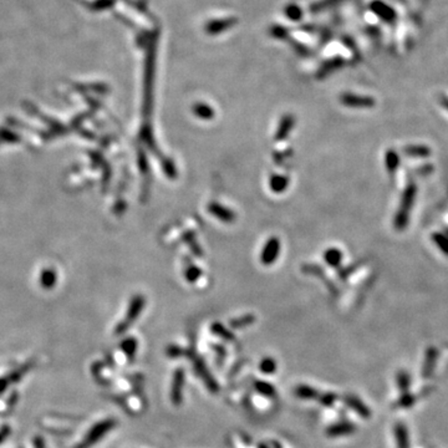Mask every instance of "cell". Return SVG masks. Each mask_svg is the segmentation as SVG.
Segmentation results:
<instances>
[{
    "instance_id": "7c38bea8",
    "label": "cell",
    "mask_w": 448,
    "mask_h": 448,
    "mask_svg": "<svg viewBox=\"0 0 448 448\" xmlns=\"http://www.w3.org/2000/svg\"><path fill=\"white\" fill-rule=\"evenodd\" d=\"M259 448H268V447H267V446H265V445H260V447H259Z\"/></svg>"
},
{
    "instance_id": "ba28073f",
    "label": "cell",
    "mask_w": 448,
    "mask_h": 448,
    "mask_svg": "<svg viewBox=\"0 0 448 448\" xmlns=\"http://www.w3.org/2000/svg\"><path fill=\"white\" fill-rule=\"evenodd\" d=\"M275 362L272 359H265L263 360L262 364H260V370L265 374H273L275 371Z\"/></svg>"
},
{
    "instance_id": "8fae6325",
    "label": "cell",
    "mask_w": 448,
    "mask_h": 448,
    "mask_svg": "<svg viewBox=\"0 0 448 448\" xmlns=\"http://www.w3.org/2000/svg\"><path fill=\"white\" fill-rule=\"evenodd\" d=\"M443 105H445L446 109H448V100H447V99L443 100Z\"/></svg>"
},
{
    "instance_id": "52a82bcc",
    "label": "cell",
    "mask_w": 448,
    "mask_h": 448,
    "mask_svg": "<svg viewBox=\"0 0 448 448\" xmlns=\"http://www.w3.org/2000/svg\"><path fill=\"white\" fill-rule=\"evenodd\" d=\"M406 153L412 156H428L430 155V148L421 147V146H411L406 148Z\"/></svg>"
},
{
    "instance_id": "9c48e42d",
    "label": "cell",
    "mask_w": 448,
    "mask_h": 448,
    "mask_svg": "<svg viewBox=\"0 0 448 448\" xmlns=\"http://www.w3.org/2000/svg\"><path fill=\"white\" fill-rule=\"evenodd\" d=\"M335 400L336 396L333 395V393H319L318 396V401H320L325 406H331Z\"/></svg>"
},
{
    "instance_id": "7a4b0ae2",
    "label": "cell",
    "mask_w": 448,
    "mask_h": 448,
    "mask_svg": "<svg viewBox=\"0 0 448 448\" xmlns=\"http://www.w3.org/2000/svg\"><path fill=\"white\" fill-rule=\"evenodd\" d=\"M183 384H184V371L182 369H179L174 372L173 381H172L171 400L174 405H179V403H181Z\"/></svg>"
},
{
    "instance_id": "277c9868",
    "label": "cell",
    "mask_w": 448,
    "mask_h": 448,
    "mask_svg": "<svg viewBox=\"0 0 448 448\" xmlns=\"http://www.w3.org/2000/svg\"><path fill=\"white\" fill-rule=\"evenodd\" d=\"M354 426L350 425V423H339V425H335L333 427H330L328 430V435L330 437H336V436H342V435H349L354 431Z\"/></svg>"
},
{
    "instance_id": "30bf717a",
    "label": "cell",
    "mask_w": 448,
    "mask_h": 448,
    "mask_svg": "<svg viewBox=\"0 0 448 448\" xmlns=\"http://www.w3.org/2000/svg\"><path fill=\"white\" fill-rule=\"evenodd\" d=\"M435 238H436L435 240L437 242V244L441 245L443 252L448 253V239H445V238L441 237V235H435Z\"/></svg>"
},
{
    "instance_id": "5b68a950",
    "label": "cell",
    "mask_w": 448,
    "mask_h": 448,
    "mask_svg": "<svg viewBox=\"0 0 448 448\" xmlns=\"http://www.w3.org/2000/svg\"><path fill=\"white\" fill-rule=\"evenodd\" d=\"M345 401H346L347 405L351 406V407L354 408V410L356 411L357 413H360V415L364 416V417H367V416L370 415L369 410H367V408L365 407V406L362 405V403L360 402V401L357 400V398H355V397H346V398H345Z\"/></svg>"
},
{
    "instance_id": "3957f363",
    "label": "cell",
    "mask_w": 448,
    "mask_h": 448,
    "mask_svg": "<svg viewBox=\"0 0 448 448\" xmlns=\"http://www.w3.org/2000/svg\"><path fill=\"white\" fill-rule=\"evenodd\" d=\"M295 393L296 396L304 398V400H318V396L320 392H318L315 389H313V387L301 385V386L296 387Z\"/></svg>"
},
{
    "instance_id": "8992f818",
    "label": "cell",
    "mask_w": 448,
    "mask_h": 448,
    "mask_svg": "<svg viewBox=\"0 0 448 448\" xmlns=\"http://www.w3.org/2000/svg\"><path fill=\"white\" fill-rule=\"evenodd\" d=\"M254 386H255V389L260 392V393H263V395H265V396L274 395V387H273L272 385L267 384V382H262V381L255 382Z\"/></svg>"
},
{
    "instance_id": "6da1fadb",
    "label": "cell",
    "mask_w": 448,
    "mask_h": 448,
    "mask_svg": "<svg viewBox=\"0 0 448 448\" xmlns=\"http://www.w3.org/2000/svg\"><path fill=\"white\" fill-rule=\"evenodd\" d=\"M416 194V187L413 184H411L410 187H407L405 194L402 197V202H401L400 209H398V213L396 216V227L398 229H402L403 227L407 223L408 214H410L411 207L413 204V199H415Z\"/></svg>"
}]
</instances>
